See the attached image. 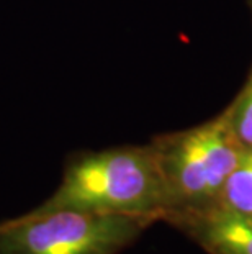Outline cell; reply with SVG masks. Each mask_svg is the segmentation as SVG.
Masks as SVG:
<instances>
[{
    "mask_svg": "<svg viewBox=\"0 0 252 254\" xmlns=\"http://www.w3.org/2000/svg\"><path fill=\"white\" fill-rule=\"evenodd\" d=\"M149 226L121 215L30 210L0 221V254H120Z\"/></svg>",
    "mask_w": 252,
    "mask_h": 254,
    "instance_id": "3957f363",
    "label": "cell"
},
{
    "mask_svg": "<svg viewBox=\"0 0 252 254\" xmlns=\"http://www.w3.org/2000/svg\"><path fill=\"white\" fill-rule=\"evenodd\" d=\"M249 7H251V10H252V0H249Z\"/></svg>",
    "mask_w": 252,
    "mask_h": 254,
    "instance_id": "52a82bcc",
    "label": "cell"
},
{
    "mask_svg": "<svg viewBox=\"0 0 252 254\" xmlns=\"http://www.w3.org/2000/svg\"><path fill=\"white\" fill-rule=\"evenodd\" d=\"M206 254H252V215L214 207L167 221Z\"/></svg>",
    "mask_w": 252,
    "mask_h": 254,
    "instance_id": "277c9868",
    "label": "cell"
},
{
    "mask_svg": "<svg viewBox=\"0 0 252 254\" xmlns=\"http://www.w3.org/2000/svg\"><path fill=\"white\" fill-rule=\"evenodd\" d=\"M228 123L244 149H252V71L248 82L226 109Z\"/></svg>",
    "mask_w": 252,
    "mask_h": 254,
    "instance_id": "8992f818",
    "label": "cell"
},
{
    "mask_svg": "<svg viewBox=\"0 0 252 254\" xmlns=\"http://www.w3.org/2000/svg\"><path fill=\"white\" fill-rule=\"evenodd\" d=\"M149 143L167 197L164 223L218 207L224 186L246 151L234 136L224 110L202 125L159 134Z\"/></svg>",
    "mask_w": 252,
    "mask_h": 254,
    "instance_id": "7a4b0ae2",
    "label": "cell"
},
{
    "mask_svg": "<svg viewBox=\"0 0 252 254\" xmlns=\"http://www.w3.org/2000/svg\"><path fill=\"white\" fill-rule=\"evenodd\" d=\"M218 207L252 215V149H246L228 179Z\"/></svg>",
    "mask_w": 252,
    "mask_h": 254,
    "instance_id": "5b68a950",
    "label": "cell"
},
{
    "mask_svg": "<svg viewBox=\"0 0 252 254\" xmlns=\"http://www.w3.org/2000/svg\"><path fill=\"white\" fill-rule=\"evenodd\" d=\"M31 210L121 215L151 225L162 221L167 197L151 143L69 154L56 190Z\"/></svg>",
    "mask_w": 252,
    "mask_h": 254,
    "instance_id": "6da1fadb",
    "label": "cell"
}]
</instances>
